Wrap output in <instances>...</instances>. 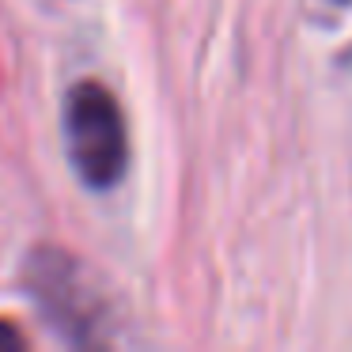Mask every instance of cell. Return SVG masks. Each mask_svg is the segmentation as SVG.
<instances>
[{
  "instance_id": "cell-1",
  "label": "cell",
  "mask_w": 352,
  "mask_h": 352,
  "mask_svg": "<svg viewBox=\"0 0 352 352\" xmlns=\"http://www.w3.org/2000/svg\"><path fill=\"white\" fill-rule=\"evenodd\" d=\"M65 152L87 190H114L129 175L125 114L99 80H80L65 95Z\"/></svg>"
},
{
  "instance_id": "cell-2",
  "label": "cell",
  "mask_w": 352,
  "mask_h": 352,
  "mask_svg": "<svg viewBox=\"0 0 352 352\" xmlns=\"http://www.w3.org/2000/svg\"><path fill=\"white\" fill-rule=\"evenodd\" d=\"M27 296L69 344H107V299L76 258L42 246L27 258Z\"/></svg>"
},
{
  "instance_id": "cell-3",
  "label": "cell",
  "mask_w": 352,
  "mask_h": 352,
  "mask_svg": "<svg viewBox=\"0 0 352 352\" xmlns=\"http://www.w3.org/2000/svg\"><path fill=\"white\" fill-rule=\"evenodd\" d=\"M16 349H23V333L12 322H0V352H16Z\"/></svg>"
},
{
  "instance_id": "cell-4",
  "label": "cell",
  "mask_w": 352,
  "mask_h": 352,
  "mask_svg": "<svg viewBox=\"0 0 352 352\" xmlns=\"http://www.w3.org/2000/svg\"><path fill=\"white\" fill-rule=\"evenodd\" d=\"M329 4H337V8H349L352 0H329Z\"/></svg>"
}]
</instances>
